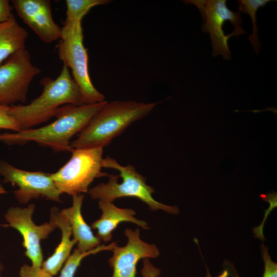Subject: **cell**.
Here are the masks:
<instances>
[{
    "label": "cell",
    "instance_id": "cell-1",
    "mask_svg": "<svg viewBox=\"0 0 277 277\" xmlns=\"http://www.w3.org/2000/svg\"><path fill=\"white\" fill-rule=\"evenodd\" d=\"M106 101L81 106L64 105L58 108L56 120L51 123L38 128L0 134V142L7 145L33 142L55 152L71 151L70 139L84 128Z\"/></svg>",
    "mask_w": 277,
    "mask_h": 277
},
{
    "label": "cell",
    "instance_id": "cell-2",
    "mask_svg": "<svg viewBox=\"0 0 277 277\" xmlns=\"http://www.w3.org/2000/svg\"><path fill=\"white\" fill-rule=\"evenodd\" d=\"M157 104L134 101H106L77 138L71 142V148H103L131 124L149 114Z\"/></svg>",
    "mask_w": 277,
    "mask_h": 277
},
{
    "label": "cell",
    "instance_id": "cell-3",
    "mask_svg": "<svg viewBox=\"0 0 277 277\" xmlns=\"http://www.w3.org/2000/svg\"><path fill=\"white\" fill-rule=\"evenodd\" d=\"M40 84L43 91L39 96L27 105L9 107V114L17 122L21 130L29 129L55 116L61 105H85L79 87L65 64L56 79L45 77Z\"/></svg>",
    "mask_w": 277,
    "mask_h": 277
},
{
    "label": "cell",
    "instance_id": "cell-4",
    "mask_svg": "<svg viewBox=\"0 0 277 277\" xmlns=\"http://www.w3.org/2000/svg\"><path fill=\"white\" fill-rule=\"evenodd\" d=\"M102 167L114 169L120 175L109 174L106 183L102 182L89 189L91 199L110 202L123 197H136L146 203L152 211L162 210L169 213H179L177 206L167 205L154 200L152 194L155 190L146 183V178L138 173L130 164L120 165L110 156L103 158Z\"/></svg>",
    "mask_w": 277,
    "mask_h": 277
},
{
    "label": "cell",
    "instance_id": "cell-5",
    "mask_svg": "<svg viewBox=\"0 0 277 277\" xmlns=\"http://www.w3.org/2000/svg\"><path fill=\"white\" fill-rule=\"evenodd\" d=\"M82 21L65 20L57 46L60 59L72 70L84 104L105 101V96L91 82L88 70V55L83 44Z\"/></svg>",
    "mask_w": 277,
    "mask_h": 277
},
{
    "label": "cell",
    "instance_id": "cell-6",
    "mask_svg": "<svg viewBox=\"0 0 277 277\" xmlns=\"http://www.w3.org/2000/svg\"><path fill=\"white\" fill-rule=\"evenodd\" d=\"M200 10L203 20L202 31L209 34L213 56L221 55L224 60H230L231 54L228 46V39L246 34L242 27L243 19L239 12L229 9L225 0H187Z\"/></svg>",
    "mask_w": 277,
    "mask_h": 277
},
{
    "label": "cell",
    "instance_id": "cell-7",
    "mask_svg": "<svg viewBox=\"0 0 277 277\" xmlns=\"http://www.w3.org/2000/svg\"><path fill=\"white\" fill-rule=\"evenodd\" d=\"M70 160L57 171L51 173L54 184L61 194L71 196L88 192L95 178L107 176L101 171L103 148L72 149Z\"/></svg>",
    "mask_w": 277,
    "mask_h": 277
},
{
    "label": "cell",
    "instance_id": "cell-8",
    "mask_svg": "<svg viewBox=\"0 0 277 277\" xmlns=\"http://www.w3.org/2000/svg\"><path fill=\"white\" fill-rule=\"evenodd\" d=\"M40 72L26 49L11 55L0 65V105L25 103L29 86Z\"/></svg>",
    "mask_w": 277,
    "mask_h": 277
},
{
    "label": "cell",
    "instance_id": "cell-9",
    "mask_svg": "<svg viewBox=\"0 0 277 277\" xmlns=\"http://www.w3.org/2000/svg\"><path fill=\"white\" fill-rule=\"evenodd\" d=\"M35 207L34 204H30L26 207H9L4 214L8 224L2 226L13 228L20 233L25 255L31 261L32 265L41 267L43 255L41 241L47 239L57 226L50 219L49 222L36 225L32 220Z\"/></svg>",
    "mask_w": 277,
    "mask_h": 277
},
{
    "label": "cell",
    "instance_id": "cell-10",
    "mask_svg": "<svg viewBox=\"0 0 277 277\" xmlns=\"http://www.w3.org/2000/svg\"><path fill=\"white\" fill-rule=\"evenodd\" d=\"M0 175L3 176L4 183H11L18 187L13 192L15 199L21 204H26L32 199L39 197L62 202V194L56 188L51 173L22 170L2 160Z\"/></svg>",
    "mask_w": 277,
    "mask_h": 277
},
{
    "label": "cell",
    "instance_id": "cell-11",
    "mask_svg": "<svg viewBox=\"0 0 277 277\" xmlns=\"http://www.w3.org/2000/svg\"><path fill=\"white\" fill-rule=\"evenodd\" d=\"M124 234L127 243L124 246L116 245L112 249V256L109 259L113 269L111 277H136V264L141 259H154L160 255L156 246L143 241L138 229L126 228Z\"/></svg>",
    "mask_w": 277,
    "mask_h": 277
},
{
    "label": "cell",
    "instance_id": "cell-12",
    "mask_svg": "<svg viewBox=\"0 0 277 277\" xmlns=\"http://www.w3.org/2000/svg\"><path fill=\"white\" fill-rule=\"evenodd\" d=\"M13 8L21 19L44 43L61 38L62 27L53 20L49 0H12Z\"/></svg>",
    "mask_w": 277,
    "mask_h": 277
},
{
    "label": "cell",
    "instance_id": "cell-13",
    "mask_svg": "<svg viewBox=\"0 0 277 277\" xmlns=\"http://www.w3.org/2000/svg\"><path fill=\"white\" fill-rule=\"evenodd\" d=\"M99 209L102 211L100 217L93 222L91 228L97 230L96 236L105 243L112 238V231L122 222H131L147 230L149 228L148 223L136 218L135 210L131 208H121L116 207L113 202L98 201Z\"/></svg>",
    "mask_w": 277,
    "mask_h": 277
},
{
    "label": "cell",
    "instance_id": "cell-14",
    "mask_svg": "<svg viewBox=\"0 0 277 277\" xmlns=\"http://www.w3.org/2000/svg\"><path fill=\"white\" fill-rule=\"evenodd\" d=\"M50 219L52 220L61 231V240L54 253L46 260L43 261L42 268L52 276L57 274L67 259L70 255L72 248L77 244L74 239H71L72 235L69 222L66 216L59 211L56 207L50 210Z\"/></svg>",
    "mask_w": 277,
    "mask_h": 277
},
{
    "label": "cell",
    "instance_id": "cell-15",
    "mask_svg": "<svg viewBox=\"0 0 277 277\" xmlns=\"http://www.w3.org/2000/svg\"><path fill=\"white\" fill-rule=\"evenodd\" d=\"M72 197V206L61 211L69 222L73 239L77 242V248L82 252H87L100 246L101 241L94 235L82 216L81 208L84 195L79 194Z\"/></svg>",
    "mask_w": 277,
    "mask_h": 277
},
{
    "label": "cell",
    "instance_id": "cell-16",
    "mask_svg": "<svg viewBox=\"0 0 277 277\" xmlns=\"http://www.w3.org/2000/svg\"><path fill=\"white\" fill-rule=\"evenodd\" d=\"M28 33L17 22L13 14L0 23V65L16 52L26 49Z\"/></svg>",
    "mask_w": 277,
    "mask_h": 277
},
{
    "label": "cell",
    "instance_id": "cell-17",
    "mask_svg": "<svg viewBox=\"0 0 277 277\" xmlns=\"http://www.w3.org/2000/svg\"><path fill=\"white\" fill-rule=\"evenodd\" d=\"M270 0H239L238 12L249 15L252 23V33L249 35L248 39L254 52L259 54L261 44L258 37V29L256 26V12L261 7H265Z\"/></svg>",
    "mask_w": 277,
    "mask_h": 277
},
{
    "label": "cell",
    "instance_id": "cell-18",
    "mask_svg": "<svg viewBox=\"0 0 277 277\" xmlns=\"http://www.w3.org/2000/svg\"><path fill=\"white\" fill-rule=\"evenodd\" d=\"M116 245L117 244L115 242L108 245L103 244L85 252L80 251L77 248L75 249L73 253L70 254L65 262L59 277H74L77 268L80 265L81 261L84 258L104 250L112 251Z\"/></svg>",
    "mask_w": 277,
    "mask_h": 277
},
{
    "label": "cell",
    "instance_id": "cell-19",
    "mask_svg": "<svg viewBox=\"0 0 277 277\" xmlns=\"http://www.w3.org/2000/svg\"><path fill=\"white\" fill-rule=\"evenodd\" d=\"M65 20L81 21L90 10L96 6L104 5L111 2L109 0H66Z\"/></svg>",
    "mask_w": 277,
    "mask_h": 277
},
{
    "label": "cell",
    "instance_id": "cell-20",
    "mask_svg": "<svg viewBox=\"0 0 277 277\" xmlns=\"http://www.w3.org/2000/svg\"><path fill=\"white\" fill-rule=\"evenodd\" d=\"M9 107L0 105V129L18 132L21 130L17 122L9 114Z\"/></svg>",
    "mask_w": 277,
    "mask_h": 277
},
{
    "label": "cell",
    "instance_id": "cell-21",
    "mask_svg": "<svg viewBox=\"0 0 277 277\" xmlns=\"http://www.w3.org/2000/svg\"><path fill=\"white\" fill-rule=\"evenodd\" d=\"M142 277H159L160 275L161 270L155 267L150 262L149 259H145L143 260V267L141 271ZM229 273L227 270L224 271L217 277H228ZM206 277H211L210 273L207 271Z\"/></svg>",
    "mask_w": 277,
    "mask_h": 277
},
{
    "label": "cell",
    "instance_id": "cell-22",
    "mask_svg": "<svg viewBox=\"0 0 277 277\" xmlns=\"http://www.w3.org/2000/svg\"><path fill=\"white\" fill-rule=\"evenodd\" d=\"M261 251L265 265L263 277H277V264L271 260L267 247L262 245Z\"/></svg>",
    "mask_w": 277,
    "mask_h": 277
},
{
    "label": "cell",
    "instance_id": "cell-23",
    "mask_svg": "<svg viewBox=\"0 0 277 277\" xmlns=\"http://www.w3.org/2000/svg\"><path fill=\"white\" fill-rule=\"evenodd\" d=\"M19 277H53L42 267L23 265L19 271Z\"/></svg>",
    "mask_w": 277,
    "mask_h": 277
},
{
    "label": "cell",
    "instance_id": "cell-24",
    "mask_svg": "<svg viewBox=\"0 0 277 277\" xmlns=\"http://www.w3.org/2000/svg\"><path fill=\"white\" fill-rule=\"evenodd\" d=\"M13 7L9 1L0 0V23L8 20L11 15Z\"/></svg>",
    "mask_w": 277,
    "mask_h": 277
},
{
    "label": "cell",
    "instance_id": "cell-25",
    "mask_svg": "<svg viewBox=\"0 0 277 277\" xmlns=\"http://www.w3.org/2000/svg\"><path fill=\"white\" fill-rule=\"evenodd\" d=\"M4 268V265L0 260V274H2V272H3Z\"/></svg>",
    "mask_w": 277,
    "mask_h": 277
},
{
    "label": "cell",
    "instance_id": "cell-26",
    "mask_svg": "<svg viewBox=\"0 0 277 277\" xmlns=\"http://www.w3.org/2000/svg\"><path fill=\"white\" fill-rule=\"evenodd\" d=\"M0 277H2L1 274H0Z\"/></svg>",
    "mask_w": 277,
    "mask_h": 277
},
{
    "label": "cell",
    "instance_id": "cell-27",
    "mask_svg": "<svg viewBox=\"0 0 277 277\" xmlns=\"http://www.w3.org/2000/svg\"></svg>",
    "mask_w": 277,
    "mask_h": 277
}]
</instances>
